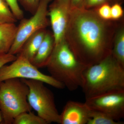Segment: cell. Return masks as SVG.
Here are the masks:
<instances>
[{
	"mask_svg": "<svg viewBox=\"0 0 124 124\" xmlns=\"http://www.w3.org/2000/svg\"><path fill=\"white\" fill-rule=\"evenodd\" d=\"M117 23L103 20L93 9H72L65 39L78 59L89 66L111 54Z\"/></svg>",
	"mask_w": 124,
	"mask_h": 124,
	"instance_id": "6da1fadb",
	"label": "cell"
},
{
	"mask_svg": "<svg viewBox=\"0 0 124 124\" xmlns=\"http://www.w3.org/2000/svg\"><path fill=\"white\" fill-rule=\"evenodd\" d=\"M81 88L85 99L124 90V67L111 54L97 63L87 67Z\"/></svg>",
	"mask_w": 124,
	"mask_h": 124,
	"instance_id": "7a4b0ae2",
	"label": "cell"
},
{
	"mask_svg": "<svg viewBox=\"0 0 124 124\" xmlns=\"http://www.w3.org/2000/svg\"><path fill=\"white\" fill-rule=\"evenodd\" d=\"M87 67L78 59L65 39L54 45L46 66L50 76L70 91L81 87Z\"/></svg>",
	"mask_w": 124,
	"mask_h": 124,
	"instance_id": "3957f363",
	"label": "cell"
},
{
	"mask_svg": "<svg viewBox=\"0 0 124 124\" xmlns=\"http://www.w3.org/2000/svg\"><path fill=\"white\" fill-rule=\"evenodd\" d=\"M29 88L20 78L8 79L0 82V111L3 123L12 124L20 113L32 109L28 101Z\"/></svg>",
	"mask_w": 124,
	"mask_h": 124,
	"instance_id": "277c9868",
	"label": "cell"
},
{
	"mask_svg": "<svg viewBox=\"0 0 124 124\" xmlns=\"http://www.w3.org/2000/svg\"><path fill=\"white\" fill-rule=\"evenodd\" d=\"M21 79L29 88L28 101L37 115L47 124H60V114L56 108L53 92L41 81Z\"/></svg>",
	"mask_w": 124,
	"mask_h": 124,
	"instance_id": "5b68a950",
	"label": "cell"
},
{
	"mask_svg": "<svg viewBox=\"0 0 124 124\" xmlns=\"http://www.w3.org/2000/svg\"><path fill=\"white\" fill-rule=\"evenodd\" d=\"M14 78L38 80L56 88H65L63 84L42 73L30 61L20 55H18L11 64H5L0 68V82Z\"/></svg>",
	"mask_w": 124,
	"mask_h": 124,
	"instance_id": "8992f818",
	"label": "cell"
},
{
	"mask_svg": "<svg viewBox=\"0 0 124 124\" xmlns=\"http://www.w3.org/2000/svg\"><path fill=\"white\" fill-rule=\"evenodd\" d=\"M51 0H41L36 11L29 19H22L18 26L14 40L8 53L15 55L19 53L24 42L29 37L37 31L46 29L50 24L48 19V8Z\"/></svg>",
	"mask_w": 124,
	"mask_h": 124,
	"instance_id": "52a82bcc",
	"label": "cell"
},
{
	"mask_svg": "<svg viewBox=\"0 0 124 124\" xmlns=\"http://www.w3.org/2000/svg\"><path fill=\"white\" fill-rule=\"evenodd\" d=\"M85 102L92 110L104 113L116 121L124 117V90L86 99Z\"/></svg>",
	"mask_w": 124,
	"mask_h": 124,
	"instance_id": "ba28073f",
	"label": "cell"
},
{
	"mask_svg": "<svg viewBox=\"0 0 124 124\" xmlns=\"http://www.w3.org/2000/svg\"><path fill=\"white\" fill-rule=\"evenodd\" d=\"M71 9L70 0H54L49 5L48 16L55 44L65 39Z\"/></svg>",
	"mask_w": 124,
	"mask_h": 124,
	"instance_id": "9c48e42d",
	"label": "cell"
},
{
	"mask_svg": "<svg viewBox=\"0 0 124 124\" xmlns=\"http://www.w3.org/2000/svg\"><path fill=\"white\" fill-rule=\"evenodd\" d=\"M91 111L85 102L70 100L60 114V124H87L91 117Z\"/></svg>",
	"mask_w": 124,
	"mask_h": 124,
	"instance_id": "30bf717a",
	"label": "cell"
},
{
	"mask_svg": "<svg viewBox=\"0 0 124 124\" xmlns=\"http://www.w3.org/2000/svg\"><path fill=\"white\" fill-rule=\"evenodd\" d=\"M53 33L47 31L43 41L31 63L37 68L46 67L54 46Z\"/></svg>",
	"mask_w": 124,
	"mask_h": 124,
	"instance_id": "8fae6325",
	"label": "cell"
},
{
	"mask_svg": "<svg viewBox=\"0 0 124 124\" xmlns=\"http://www.w3.org/2000/svg\"><path fill=\"white\" fill-rule=\"evenodd\" d=\"M46 31L42 29L37 31L26 40L18 55L26 59L31 62L44 38Z\"/></svg>",
	"mask_w": 124,
	"mask_h": 124,
	"instance_id": "7c38bea8",
	"label": "cell"
},
{
	"mask_svg": "<svg viewBox=\"0 0 124 124\" xmlns=\"http://www.w3.org/2000/svg\"><path fill=\"white\" fill-rule=\"evenodd\" d=\"M111 54L124 67V22L123 18L117 21L113 37Z\"/></svg>",
	"mask_w": 124,
	"mask_h": 124,
	"instance_id": "4fadbf2b",
	"label": "cell"
},
{
	"mask_svg": "<svg viewBox=\"0 0 124 124\" xmlns=\"http://www.w3.org/2000/svg\"><path fill=\"white\" fill-rule=\"evenodd\" d=\"M17 29L15 23L0 25V55L8 53L14 40Z\"/></svg>",
	"mask_w": 124,
	"mask_h": 124,
	"instance_id": "5bb4252c",
	"label": "cell"
},
{
	"mask_svg": "<svg viewBox=\"0 0 124 124\" xmlns=\"http://www.w3.org/2000/svg\"><path fill=\"white\" fill-rule=\"evenodd\" d=\"M13 124H47L45 120L31 112H24L17 116Z\"/></svg>",
	"mask_w": 124,
	"mask_h": 124,
	"instance_id": "9a60e30c",
	"label": "cell"
},
{
	"mask_svg": "<svg viewBox=\"0 0 124 124\" xmlns=\"http://www.w3.org/2000/svg\"><path fill=\"white\" fill-rule=\"evenodd\" d=\"M91 110V117L87 124H124L122 121H116L104 113Z\"/></svg>",
	"mask_w": 124,
	"mask_h": 124,
	"instance_id": "2e32d148",
	"label": "cell"
},
{
	"mask_svg": "<svg viewBox=\"0 0 124 124\" xmlns=\"http://www.w3.org/2000/svg\"><path fill=\"white\" fill-rule=\"evenodd\" d=\"M17 20L6 1L0 0V25L15 23Z\"/></svg>",
	"mask_w": 124,
	"mask_h": 124,
	"instance_id": "e0dca14e",
	"label": "cell"
},
{
	"mask_svg": "<svg viewBox=\"0 0 124 124\" xmlns=\"http://www.w3.org/2000/svg\"><path fill=\"white\" fill-rule=\"evenodd\" d=\"M110 4L105 3L94 10L99 17L103 20L112 21L111 20Z\"/></svg>",
	"mask_w": 124,
	"mask_h": 124,
	"instance_id": "ac0fdd59",
	"label": "cell"
},
{
	"mask_svg": "<svg viewBox=\"0 0 124 124\" xmlns=\"http://www.w3.org/2000/svg\"><path fill=\"white\" fill-rule=\"evenodd\" d=\"M8 5L11 11L17 20H21L23 18L24 14L18 3V0H5Z\"/></svg>",
	"mask_w": 124,
	"mask_h": 124,
	"instance_id": "d6986e66",
	"label": "cell"
},
{
	"mask_svg": "<svg viewBox=\"0 0 124 124\" xmlns=\"http://www.w3.org/2000/svg\"><path fill=\"white\" fill-rule=\"evenodd\" d=\"M111 12L112 21L116 22L123 18L124 11L119 3H114L111 5Z\"/></svg>",
	"mask_w": 124,
	"mask_h": 124,
	"instance_id": "ffe728a7",
	"label": "cell"
},
{
	"mask_svg": "<svg viewBox=\"0 0 124 124\" xmlns=\"http://www.w3.org/2000/svg\"><path fill=\"white\" fill-rule=\"evenodd\" d=\"M111 0H84L80 8L86 9H95L101 5L108 3L110 4Z\"/></svg>",
	"mask_w": 124,
	"mask_h": 124,
	"instance_id": "44dd1931",
	"label": "cell"
},
{
	"mask_svg": "<svg viewBox=\"0 0 124 124\" xmlns=\"http://www.w3.org/2000/svg\"><path fill=\"white\" fill-rule=\"evenodd\" d=\"M41 0H18L28 11L34 14Z\"/></svg>",
	"mask_w": 124,
	"mask_h": 124,
	"instance_id": "7402d4cb",
	"label": "cell"
},
{
	"mask_svg": "<svg viewBox=\"0 0 124 124\" xmlns=\"http://www.w3.org/2000/svg\"><path fill=\"white\" fill-rule=\"evenodd\" d=\"M17 57L15 55L8 53L0 55V68L8 63L15 60Z\"/></svg>",
	"mask_w": 124,
	"mask_h": 124,
	"instance_id": "603a6c76",
	"label": "cell"
},
{
	"mask_svg": "<svg viewBox=\"0 0 124 124\" xmlns=\"http://www.w3.org/2000/svg\"><path fill=\"white\" fill-rule=\"evenodd\" d=\"M71 8H80L84 0H70Z\"/></svg>",
	"mask_w": 124,
	"mask_h": 124,
	"instance_id": "cb8c5ba5",
	"label": "cell"
},
{
	"mask_svg": "<svg viewBox=\"0 0 124 124\" xmlns=\"http://www.w3.org/2000/svg\"><path fill=\"white\" fill-rule=\"evenodd\" d=\"M123 0H111L110 4H114V3H119L121 4Z\"/></svg>",
	"mask_w": 124,
	"mask_h": 124,
	"instance_id": "d4e9b609",
	"label": "cell"
},
{
	"mask_svg": "<svg viewBox=\"0 0 124 124\" xmlns=\"http://www.w3.org/2000/svg\"><path fill=\"white\" fill-rule=\"evenodd\" d=\"M2 123H3V117H2V113L0 111V124H2Z\"/></svg>",
	"mask_w": 124,
	"mask_h": 124,
	"instance_id": "484cf974",
	"label": "cell"
}]
</instances>
